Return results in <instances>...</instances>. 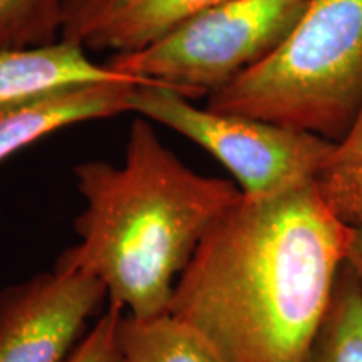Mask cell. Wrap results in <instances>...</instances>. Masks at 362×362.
Here are the masks:
<instances>
[{"label": "cell", "instance_id": "obj_10", "mask_svg": "<svg viewBox=\"0 0 362 362\" xmlns=\"http://www.w3.org/2000/svg\"><path fill=\"white\" fill-rule=\"evenodd\" d=\"M116 341L117 362H225L200 330L170 312L153 317L123 314Z\"/></svg>", "mask_w": 362, "mask_h": 362}, {"label": "cell", "instance_id": "obj_8", "mask_svg": "<svg viewBox=\"0 0 362 362\" xmlns=\"http://www.w3.org/2000/svg\"><path fill=\"white\" fill-rule=\"evenodd\" d=\"M123 78L128 76L93 61L74 40L0 51V111L69 86Z\"/></svg>", "mask_w": 362, "mask_h": 362}, {"label": "cell", "instance_id": "obj_1", "mask_svg": "<svg viewBox=\"0 0 362 362\" xmlns=\"http://www.w3.org/2000/svg\"><path fill=\"white\" fill-rule=\"evenodd\" d=\"M351 235L317 180L242 197L203 235L168 312L200 330L225 362H304Z\"/></svg>", "mask_w": 362, "mask_h": 362}, {"label": "cell", "instance_id": "obj_5", "mask_svg": "<svg viewBox=\"0 0 362 362\" xmlns=\"http://www.w3.org/2000/svg\"><path fill=\"white\" fill-rule=\"evenodd\" d=\"M168 86L138 83L128 110L188 138L233 176L243 198H267L317 180L336 143L255 117L198 107Z\"/></svg>", "mask_w": 362, "mask_h": 362}, {"label": "cell", "instance_id": "obj_2", "mask_svg": "<svg viewBox=\"0 0 362 362\" xmlns=\"http://www.w3.org/2000/svg\"><path fill=\"white\" fill-rule=\"evenodd\" d=\"M74 176L84 200L74 218L79 242L54 267L98 279L107 302L134 317L168 312L203 235L242 198L233 181L188 168L139 116L129 126L121 165L83 161Z\"/></svg>", "mask_w": 362, "mask_h": 362}, {"label": "cell", "instance_id": "obj_3", "mask_svg": "<svg viewBox=\"0 0 362 362\" xmlns=\"http://www.w3.org/2000/svg\"><path fill=\"white\" fill-rule=\"evenodd\" d=\"M205 106L341 141L362 106V0H309L287 39Z\"/></svg>", "mask_w": 362, "mask_h": 362}, {"label": "cell", "instance_id": "obj_14", "mask_svg": "<svg viewBox=\"0 0 362 362\" xmlns=\"http://www.w3.org/2000/svg\"><path fill=\"white\" fill-rule=\"evenodd\" d=\"M124 309L107 302L103 315L78 344L67 362H117V324Z\"/></svg>", "mask_w": 362, "mask_h": 362}, {"label": "cell", "instance_id": "obj_4", "mask_svg": "<svg viewBox=\"0 0 362 362\" xmlns=\"http://www.w3.org/2000/svg\"><path fill=\"white\" fill-rule=\"evenodd\" d=\"M309 0H226L181 21L134 52L106 64L139 83L208 98L269 57L292 33Z\"/></svg>", "mask_w": 362, "mask_h": 362}, {"label": "cell", "instance_id": "obj_13", "mask_svg": "<svg viewBox=\"0 0 362 362\" xmlns=\"http://www.w3.org/2000/svg\"><path fill=\"white\" fill-rule=\"evenodd\" d=\"M62 29L64 0H0V51L54 44Z\"/></svg>", "mask_w": 362, "mask_h": 362}, {"label": "cell", "instance_id": "obj_15", "mask_svg": "<svg viewBox=\"0 0 362 362\" xmlns=\"http://www.w3.org/2000/svg\"><path fill=\"white\" fill-rule=\"evenodd\" d=\"M107 0H64V29L62 39L78 42L88 22ZM81 44V42H79Z\"/></svg>", "mask_w": 362, "mask_h": 362}, {"label": "cell", "instance_id": "obj_12", "mask_svg": "<svg viewBox=\"0 0 362 362\" xmlns=\"http://www.w3.org/2000/svg\"><path fill=\"white\" fill-rule=\"evenodd\" d=\"M329 205L352 225L362 215V106L354 123L336 143L325 170L317 178Z\"/></svg>", "mask_w": 362, "mask_h": 362}, {"label": "cell", "instance_id": "obj_16", "mask_svg": "<svg viewBox=\"0 0 362 362\" xmlns=\"http://www.w3.org/2000/svg\"><path fill=\"white\" fill-rule=\"evenodd\" d=\"M352 235H351V243H349V252H347L346 264L349 265V269L354 274L359 285V291L362 296V215L356 223H352Z\"/></svg>", "mask_w": 362, "mask_h": 362}, {"label": "cell", "instance_id": "obj_7", "mask_svg": "<svg viewBox=\"0 0 362 362\" xmlns=\"http://www.w3.org/2000/svg\"><path fill=\"white\" fill-rule=\"evenodd\" d=\"M139 81L123 78L69 86L0 111V163L45 136L72 124L129 112Z\"/></svg>", "mask_w": 362, "mask_h": 362}, {"label": "cell", "instance_id": "obj_6", "mask_svg": "<svg viewBox=\"0 0 362 362\" xmlns=\"http://www.w3.org/2000/svg\"><path fill=\"white\" fill-rule=\"evenodd\" d=\"M107 302L106 287L54 267L0 292V362H67Z\"/></svg>", "mask_w": 362, "mask_h": 362}, {"label": "cell", "instance_id": "obj_9", "mask_svg": "<svg viewBox=\"0 0 362 362\" xmlns=\"http://www.w3.org/2000/svg\"><path fill=\"white\" fill-rule=\"evenodd\" d=\"M226 0H107L79 40L88 51L134 52L155 42L189 16Z\"/></svg>", "mask_w": 362, "mask_h": 362}, {"label": "cell", "instance_id": "obj_11", "mask_svg": "<svg viewBox=\"0 0 362 362\" xmlns=\"http://www.w3.org/2000/svg\"><path fill=\"white\" fill-rule=\"evenodd\" d=\"M304 362H362V296L347 264Z\"/></svg>", "mask_w": 362, "mask_h": 362}]
</instances>
